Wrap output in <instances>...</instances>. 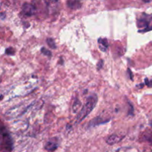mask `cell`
<instances>
[{"label":"cell","instance_id":"cell-1","mask_svg":"<svg viewBox=\"0 0 152 152\" xmlns=\"http://www.w3.org/2000/svg\"><path fill=\"white\" fill-rule=\"evenodd\" d=\"M97 96L95 94L91 95L88 98L87 101H86V104L83 105V108H81L80 111L77 116V123H80L83 121V120L88 117L89 114L93 111L94 108L96 106V103H97Z\"/></svg>","mask_w":152,"mask_h":152},{"label":"cell","instance_id":"cell-2","mask_svg":"<svg viewBox=\"0 0 152 152\" xmlns=\"http://www.w3.org/2000/svg\"><path fill=\"white\" fill-rule=\"evenodd\" d=\"M34 103L28 104V105H18V106L14 107V108H11L9 111H7L5 113V119L7 120H11L13 118H16V117H19L22 115H23L24 113L26 112L28 110V108L31 106Z\"/></svg>","mask_w":152,"mask_h":152},{"label":"cell","instance_id":"cell-3","mask_svg":"<svg viewBox=\"0 0 152 152\" xmlns=\"http://www.w3.org/2000/svg\"><path fill=\"white\" fill-rule=\"evenodd\" d=\"M2 134V142H1V151L10 152L13 148V143L10 134L7 130L2 128L1 129Z\"/></svg>","mask_w":152,"mask_h":152},{"label":"cell","instance_id":"cell-4","mask_svg":"<svg viewBox=\"0 0 152 152\" xmlns=\"http://www.w3.org/2000/svg\"><path fill=\"white\" fill-rule=\"evenodd\" d=\"M37 12V8L34 5L30 3H25L22 7V13L25 16H31L35 15Z\"/></svg>","mask_w":152,"mask_h":152},{"label":"cell","instance_id":"cell-5","mask_svg":"<svg viewBox=\"0 0 152 152\" xmlns=\"http://www.w3.org/2000/svg\"><path fill=\"white\" fill-rule=\"evenodd\" d=\"M58 147V142L56 138H52V139L49 140L47 142V143L45 144V149L47 151H53L54 150H56Z\"/></svg>","mask_w":152,"mask_h":152},{"label":"cell","instance_id":"cell-6","mask_svg":"<svg viewBox=\"0 0 152 152\" xmlns=\"http://www.w3.org/2000/svg\"><path fill=\"white\" fill-rule=\"evenodd\" d=\"M67 5L71 10H77L81 7L82 4L80 0H68Z\"/></svg>","mask_w":152,"mask_h":152},{"label":"cell","instance_id":"cell-7","mask_svg":"<svg viewBox=\"0 0 152 152\" xmlns=\"http://www.w3.org/2000/svg\"><path fill=\"white\" fill-rule=\"evenodd\" d=\"M109 120H103V119H102V117H96L95 119H94V120L91 122L89 126H90V127H94V126H98V125L104 124V123H108Z\"/></svg>","mask_w":152,"mask_h":152},{"label":"cell","instance_id":"cell-8","mask_svg":"<svg viewBox=\"0 0 152 152\" xmlns=\"http://www.w3.org/2000/svg\"><path fill=\"white\" fill-rule=\"evenodd\" d=\"M123 137H120V135L112 134V135H111L110 137H108V138L107 139L106 142H108L109 145H114V144L120 142V141L123 139Z\"/></svg>","mask_w":152,"mask_h":152},{"label":"cell","instance_id":"cell-9","mask_svg":"<svg viewBox=\"0 0 152 152\" xmlns=\"http://www.w3.org/2000/svg\"><path fill=\"white\" fill-rule=\"evenodd\" d=\"M98 42H99V49L103 52L106 51L108 47V40H107L106 39H99Z\"/></svg>","mask_w":152,"mask_h":152},{"label":"cell","instance_id":"cell-10","mask_svg":"<svg viewBox=\"0 0 152 152\" xmlns=\"http://www.w3.org/2000/svg\"><path fill=\"white\" fill-rule=\"evenodd\" d=\"M81 102L80 101L79 99H76L75 101H74V104H73L72 110L74 113H76L77 111H78V110L80 109V108L81 107Z\"/></svg>","mask_w":152,"mask_h":152},{"label":"cell","instance_id":"cell-11","mask_svg":"<svg viewBox=\"0 0 152 152\" xmlns=\"http://www.w3.org/2000/svg\"><path fill=\"white\" fill-rule=\"evenodd\" d=\"M47 43L50 48H52V49L56 48V43H55L54 39H53L52 38H48L47 39Z\"/></svg>","mask_w":152,"mask_h":152},{"label":"cell","instance_id":"cell-12","mask_svg":"<svg viewBox=\"0 0 152 152\" xmlns=\"http://www.w3.org/2000/svg\"><path fill=\"white\" fill-rule=\"evenodd\" d=\"M41 52L42 53H43V54L45 55V56H48V57H50V56H52L51 52H50L49 50H48V49H46L45 48H42Z\"/></svg>","mask_w":152,"mask_h":152},{"label":"cell","instance_id":"cell-13","mask_svg":"<svg viewBox=\"0 0 152 152\" xmlns=\"http://www.w3.org/2000/svg\"><path fill=\"white\" fill-rule=\"evenodd\" d=\"M14 49L12 48H7L5 50V53H7V55H13L14 54Z\"/></svg>","mask_w":152,"mask_h":152},{"label":"cell","instance_id":"cell-14","mask_svg":"<svg viewBox=\"0 0 152 152\" xmlns=\"http://www.w3.org/2000/svg\"><path fill=\"white\" fill-rule=\"evenodd\" d=\"M103 63L104 62L102 59H101V60H99V62H98L97 65H96V68H97L98 70H100L101 68H102V66H103Z\"/></svg>","mask_w":152,"mask_h":152},{"label":"cell","instance_id":"cell-15","mask_svg":"<svg viewBox=\"0 0 152 152\" xmlns=\"http://www.w3.org/2000/svg\"><path fill=\"white\" fill-rule=\"evenodd\" d=\"M145 84L148 86V87H152V80H148V79H145Z\"/></svg>","mask_w":152,"mask_h":152},{"label":"cell","instance_id":"cell-16","mask_svg":"<svg viewBox=\"0 0 152 152\" xmlns=\"http://www.w3.org/2000/svg\"><path fill=\"white\" fill-rule=\"evenodd\" d=\"M129 75H130V78L132 79V80H133V77H132V71L130 72V69H129Z\"/></svg>","mask_w":152,"mask_h":152},{"label":"cell","instance_id":"cell-17","mask_svg":"<svg viewBox=\"0 0 152 152\" xmlns=\"http://www.w3.org/2000/svg\"><path fill=\"white\" fill-rule=\"evenodd\" d=\"M142 1L145 3H148V2H151L152 0H142Z\"/></svg>","mask_w":152,"mask_h":152},{"label":"cell","instance_id":"cell-18","mask_svg":"<svg viewBox=\"0 0 152 152\" xmlns=\"http://www.w3.org/2000/svg\"><path fill=\"white\" fill-rule=\"evenodd\" d=\"M57 1V0H45V1L47 3H49V2H50V1Z\"/></svg>","mask_w":152,"mask_h":152}]
</instances>
